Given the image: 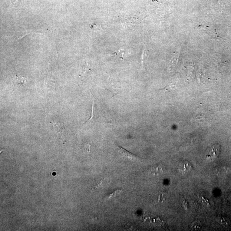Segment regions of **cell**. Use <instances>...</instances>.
Segmentation results:
<instances>
[{
    "label": "cell",
    "mask_w": 231,
    "mask_h": 231,
    "mask_svg": "<svg viewBox=\"0 0 231 231\" xmlns=\"http://www.w3.org/2000/svg\"><path fill=\"white\" fill-rule=\"evenodd\" d=\"M51 124L53 125L54 130L58 135L60 136V139L63 141H65V128L64 123L59 119H54L50 122Z\"/></svg>",
    "instance_id": "6da1fadb"
},
{
    "label": "cell",
    "mask_w": 231,
    "mask_h": 231,
    "mask_svg": "<svg viewBox=\"0 0 231 231\" xmlns=\"http://www.w3.org/2000/svg\"><path fill=\"white\" fill-rule=\"evenodd\" d=\"M117 150L119 155L121 157H124L127 160H130L131 161L135 162L136 161H139L140 160V157H138L137 155H134L133 153L128 152L125 149H124L120 146L117 145Z\"/></svg>",
    "instance_id": "7a4b0ae2"
},
{
    "label": "cell",
    "mask_w": 231,
    "mask_h": 231,
    "mask_svg": "<svg viewBox=\"0 0 231 231\" xmlns=\"http://www.w3.org/2000/svg\"><path fill=\"white\" fill-rule=\"evenodd\" d=\"M219 149L220 148L218 145H215L213 146L209 150V153L207 155V158L209 159V158L213 159L215 158L219 154Z\"/></svg>",
    "instance_id": "3957f363"
},
{
    "label": "cell",
    "mask_w": 231,
    "mask_h": 231,
    "mask_svg": "<svg viewBox=\"0 0 231 231\" xmlns=\"http://www.w3.org/2000/svg\"><path fill=\"white\" fill-rule=\"evenodd\" d=\"M149 171L153 176H158L162 173L163 168L162 166L160 164H156L149 169Z\"/></svg>",
    "instance_id": "277c9868"
},
{
    "label": "cell",
    "mask_w": 231,
    "mask_h": 231,
    "mask_svg": "<svg viewBox=\"0 0 231 231\" xmlns=\"http://www.w3.org/2000/svg\"><path fill=\"white\" fill-rule=\"evenodd\" d=\"M180 171L183 174H187L191 170V167L188 163H183L180 165Z\"/></svg>",
    "instance_id": "5b68a950"
},
{
    "label": "cell",
    "mask_w": 231,
    "mask_h": 231,
    "mask_svg": "<svg viewBox=\"0 0 231 231\" xmlns=\"http://www.w3.org/2000/svg\"><path fill=\"white\" fill-rule=\"evenodd\" d=\"M26 78L25 77L18 76L16 75V78L14 79L13 83L15 86L24 85L25 84Z\"/></svg>",
    "instance_id": "8992f818"
},
{
    "label": "cell",
    "mask_w": 231,
    "mask_h": 231,
    "mask_svg": "<svg viewBox=\"0 0 231 231\" xmlns=\"http://www.w3.org/2000/svg\"><path fill=\"white\" fill-rule=\"evenodd\" d=\"M216 220L218 222V223L222 225H227L229 222V220L228 218H227L226 216H217L216 217Z\"/></svg>",
    "instance_id": "52a82bcc"
},
{
    "label": "cell",
    "mask_w": 231,
    "mask_h": 231,
    "mask_svg": "<svg viewBox=\"0 0 231 231\" xmlns=\"http://www.w3.org/2000/svg\"><path fill=\"white\" fill-rule=\"evenodd\" d=\"M177 89L176 83H171L168 85L166 87H165L163 89H160V91H175Z\"/></svg>",
    "instance_id": "ba28073f"
},
{
    "label": "cell",
    "mask_w": 231,
    "mask_h": 231,
    "mask_svg": "<svg viewBox=\"0 0 231 231\" xmlns=\"http://www.w3.org/2000/svg\"><path fill=\"white\" fill-rule=\"evenodd\" d=\"M179 54H180V52L179 51H177V52L174 53V55L173 57L170 62L171 66L174 67L175 65H176L177 61H178V58H179Z\"/></svg>",
    "instance_id": "9c48e42d"
},
{
    "label": "cell",
    "mask_w": 231,
    "mask_h": 231,
    "mask_svg": "<svg viewBox=\"0 0 231 231\" xmlns=\"http://www.w3.org/2000/svg\"><path fill=\"white\" fill-rule=\"evenodd\" d=\"M122 190L120 189L115 190L114 191H113L112 193L108 195L106 197V199L107 200L111 199L115 197L119 194L121 192Z\"/></svg>",
    "instance_id": "30bf717a"
},
{
    "label": "cell",
    "mask_w": 231,
    "mask_h": 231,
    "mask_svg": "<svg viewBox=\"0 0 231 231\" xmlns=\"http://www.w3.org/2000/svg\"><path fill=\"white\" fill-rule=\"evenodd\" d=\"M89 70L88 65V62H86L83 66L82 67L80 75L81 76H84L85 73L87 72V71Z\"/></svg>",
    "instance_id": "8fae6325"
},
{
    "label": "cell",
    "mask_w": 231,
    "mask_h": 231,
    "mask_svg": "<svg viewBox=\"0 0 231 231\" xmlns=\"http://www.w3.org/2000/svg\"><path fill=\"white\" fill-rule=\"evenodd\" d=\"M124 50L125 49L123 48H120V49L118 50L116 52V53H115L114 54L116 55L119 56V57L122 58L123 56V54H124V53H125Z\"/></svg>",
    "instance_id": "7c38bea8"
},
{
    "label": "cell",
    "mask_w": 231,
    "mask_h": 231,
    "mask_svg": "<svg viewBox=\"0 0 231 231\" xmlns=\"http://www.w3.org/2000/svg\"><path fill=\"white\" fill-rule=\"evenodd\" d=\"M19 0H14V1H13V3H12V4H16L19 1Z\"/></svg>",
    "instance_id": "4fadbf2b"
}]
</instances>
